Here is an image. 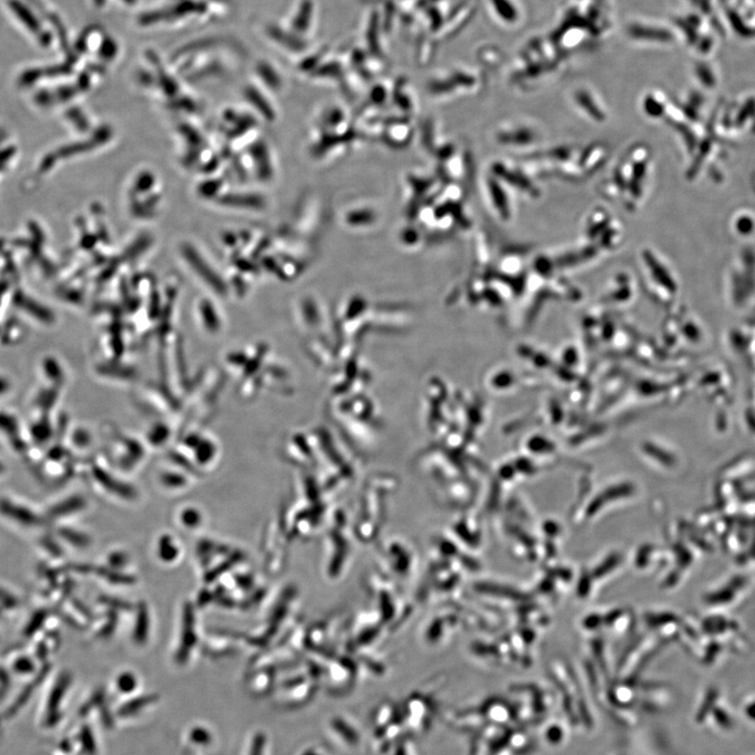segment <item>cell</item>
Instances as JSON below:
<instances>
[{
	"mask_svg": "<svg viewBox=\"0 0 755 755\" xmlns=\"http://www.w3.org/2000/svg\"><path fill=\"white\" fill-rule=\"evenodd\" d=\"M326 731L329 739L341 749L355 751L362 747V731L349 716H331L326 723Z\"/></svg>",
	"mask_w": 755,
	"mask_h": 755,
	"instance_id": "1",
	"label": "cell"
},
{
	"mask_svg": "<svg viewBox=\"0 0 755 755\" xmlns=\"http://www.w3.org/2000/svg\"><path fill=\"white\" fill-rule=\"evenodd\" d=\"M191 606L187 604L184 609L183 629H181V643L176 653V661L179 664H185L190 657L191 649L196 644V618Z\"/></svg>",
	"mask_w": 755,
	"mask_h": 755,
	"instance_id": "2",
	"label": "cell"
},
{
	"mask_svg": "<svg viewBox=\"0 0 755 755\" xmlns=\"http://www.w3.org/2000/svg\"><path fill=\"white\" fill-rule=\"evenodd\" d=\"M494 15L508 26H515L521 21L523 12L516 0H491Z\"/></svg>",
	"mask_w": 755,
	"mask_h": 755,
	"instance_id": "3",
	"label": "cell"
},
{
	"mask_svg": "<svg viewBox=\"0 0 755 755\" xmlns=\"http://www.w3.org/2000/svg\"><path fill=\"white\" fill-rule=\"evenodd\" d=\"M8 4L13 14L29 31L38 35L41 33V24L29 6L22 4L20 0H9Z\"/></svg>",
	"mask_w": 755,
	"mask_h": 755,
	"instance_id": "4",
	"label": "cell"
},
{
	"mask_svg": "<svg viewBox=\"0 0 755 755\" xmlns=\"http://www.w3.org/2000/svg\"><path fill=\"white\" fill-rule=\"evenodd\" d=\"M156 701H158V696L156 694H146V696L131 699L129 702L124 703L122 706L119 708L118 714H116L120 718H131V716L138 714L141 710L154 704Z\"/></svg>",
	"mask_w": 755,
	"mask_h": 755,
	"instance_id": "5",
	"label": "cell"
},
{
	"mask_svg": "<svg viewBox=\"0 0 755 755\" xmlns=\"http://www.w3.org/2000/svg\"><path fill=\"white\" fill-rule=\"evenodd\" d=\"M158 555L166 564H171L174 560L178 559L180 549L170 535H164L159 539Z\"/></svg>",
	"mask_w": 755,
	"mask_h": 755,
	"instance_id": "6",
	"label": "cell"
},
{
	"mask_svg": "<svg viewBox=\"0 0 755 755\" xmlns=\"http://www.w3.org/2000/svg\"><path fill=\"white\" fill-rule=\"evenodd\" d=\"M148 629H149V617L146 606H140L138 609V617L136 624L134 629V640L139 644H142L147 640Z\"/></svg>",
	"mask_w": 755,
	"mask_h": 755,
	"instance_id": "7",
	"label": "cell"
},
{
	"mask_svg": "<svg viewBox=\"0 0 755 755\" xmlns=\"http://www.w3.org/2000/svg\"><path fill=\"white\" fill-rule=\"evenodd\" d=\"M138 679L129 671L121 674L116 680V689L123 694H132L138 687Z\"/></svg>",
	"mask_w": 755,
	"mask_h": 755,
	"instance_id": "8",
	"label": "cell"
},
{
	"mask_svg": "<svg viewBox=\"0 0 755 755\" xmlns=\"http://www.w3.org/2000/svg\"><path fill=\"white\" fill-rule=\"evenodd\" d=\"M180 519L181 523L186 528L194 529L201 525L203 517H201L199 511L194 509V508H187V509L184 510L181 513Z\"/></svg>",
	"mask_w": 755,
	"mask_h": 755,
	"instance_id": "9",
	"label": "cell"
},
{
	"mask_svg": "<svg viewBox=\"0 0 755 755\" xmlns=\"http://www.w3.org/2000/svg\"><path fill=\"white\" fill-rule=\"evenodd\" d=\"M21 306L26 309V312L30 313L31 315L38 318L41 321L49 322L53 319L51 313H49V311L40 306V304H35L33 301H24L21 302Z\"/></svg>",
	"mask_w": 755,
	"mask_h": 755,
	"instance_id": "10",
	"label": "cell"
},
{
	"mask_svg": "<svg viewBox=\"0 0 755 755\" xmlns=\"http://www.w3.org/2000/svg\"><path fill=\"white\" fill-rule=\"evenodd\" d=\"M189 739L197 746H208L212 741V734L209 730L199 726L190 730Z\"/></svg>",
	"mask_w": 755,
	"mask_h": 755,
	"instance_id": "11",
	"label": "cell"
},
{
	"mask_svg": "<svg viewBox=\"0 0 755 755\" xmlns=\"http://www.w3.org/2000/svg\"><path fill=\"white\" fill-rule=\"evenodd\" d=\"M80 741H81L83 750L86 752L87 754L93 755L97 751V745H96L95 738H94L93 732L89 729V727H84L82 729L81 734H80Z\"/></svg>",
	"mask_w": 755,
	"mask_h": 755,
	"instance_id": "12",
	"label": "cell"
},
{
	"mask_svg": "<svg viewBox=\"0 0 755 755\" xmlns=\"http://www.w3.org/2000/svg\"><path fill=\"white\" fill-rule=\"evenodd\" d=\"M266 745V734H263V732H259V734H255L254 738H253L249 755H264Z\"/></svg>",
	"mask_w": 755,
	"mask_h": 755,
	"instance_id": "13",
	"label": "cell"
},
{
	"mask_svg": "<svg viewBox=\"0 0 755 755\" xmlns=\"http://www.w3.org/2000/svg\"><path fill=\"white\" fill-rule=\"evenodd\" d=\"M412 745L407 741H396L393 747L383 752L385 755H414Z\"/></svg>",
	"mask_w": 755,
	"mask_h": 755,
	"instance_id": "14",
	"label": "cell"
},
{
	"mask_svg": "<svg viewBox=\"0 0 755 755\" xmlns=\"http://www.w3.org/2000/svg\"><path fill=\"white\" fill-rule=\"evenodd\" d=\"M127 561L129 560H127L126 554L122 552L111 553L109 557V564L114 569L123 568V566H126Z\"/></svg>",
	"mask_w": 755,
	"mask_h": 755,
	"instance_id": "15",
	"label": "cell"
},
{
	"mask_svg": "<svg viewBox=\"0 0 755 755\" xmlns=\"http://www.w3.org/2000/svg\"><path fill=\"white\" fill-rule=\"evenodd\" d=\"M301 755H329V754L324 748L320 746H311L309 749L304 750Z\"/></svg>",
	"mask_w": 755,
	"mask_h": 755,
	"instance_id": "16",
	"label": "cell"
},
{
	"mask_svg": "<svg viewBox=\"0 0 755 755\" xmlns=\"http://www.w3.org/2000/svg\"><path fill=\"white\" fill-rule=\"evenodd\" d=\"M716 719H718L719 723H720L721 725H723V726L729 725V724H730L729 718H728V716H726L725 712H723V711L721 712V711H719V710H716Z\"/></svg>",
	"mask_w": 755,
	"mask_h": 755,
	"instance_id": "17",
	"label": "cell"
},
{
	"mask_svg": "<svg viewBox=\"0 0 755 755\" xmlns=\"http://www.w3.org/2000/svg\"><path fill=\"white\" fill-rule=\"evenodd\" d=\"M9 389V382L6 379L0 378V394L6 393Z\"/></svg>",
	"mask_w": 755,
	"mask_h": 755,
	"instance_id": "18",
	"label": "cell"
},
{
	"mask_svg": "<svg viewBox=\"0 0 755 755\" xmlns=\"http://www.w3.org/2000/svg\"><path fill=\"white\" fill-rule=\"evenodd\" d=\"M748 716H751L752 719H755V704H752V706L748 708Z\"/></svg>",
	"mask_w": 755,
	"mask_h": 755,
	"instance_id": "19",
	"label": "cell"
},
{
	"mask_svg": "<svg viewBox=\"0 0 755 755\" xmlns=\"http://www.w3.org/2000/svg\"><path fill=\"white\" fill-rule=\"evenodd\" d=\"M0 470H1V465H0Z\"/></svg>",
	"mask_w": 755,
	"mask_h": 755,
	"instance_id": "20",
	"label": "cell"
}]
</instances>
